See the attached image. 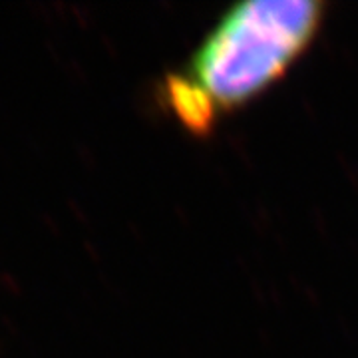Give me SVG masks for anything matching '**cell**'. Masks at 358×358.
I'll use <instances>...</instances> for the list:
<instances>
[{
	"label": "cell",
	"mask_w": 358,
	"mask_h": 358,
	"mask_svg": "<svg viewBox=\"0 0 358 358\" xmlns=\"http://www.w3.org/2000/svg\"><path fill=\"white\" fill-rule=\"evenodd\" d=\"M319 0H245L229 6L185 64L162 82L171 115L197 136L255 100L308 50L324 20Z\"/></svg>",
	"instance_id": "6da1fadb"
}]
</instances>
